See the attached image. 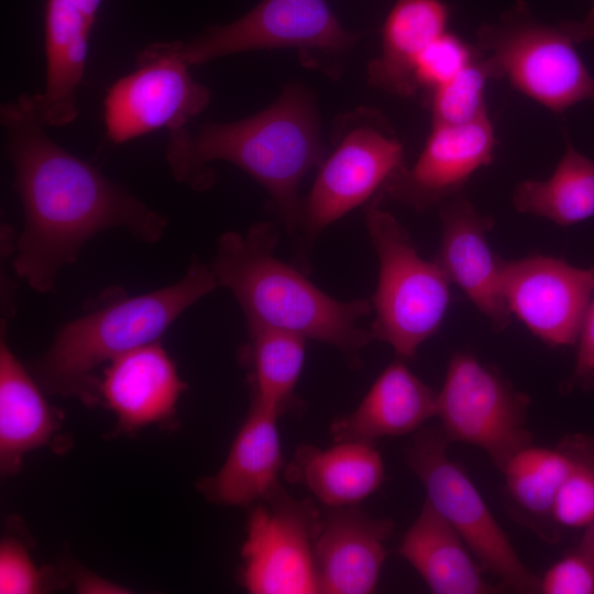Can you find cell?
I'll list each match as a JSON object with an SVG mask.
<instances>
[{
  "label": "cell",
  "instance_id": "9",
  "mask_svg": "<svg viewBox=\"0 0 594 594\" xmlns=\"http://www.w3.org/2000/svg\"><path fill=\"white\" fill-rule=\"evenodd\" d=\"M442 429L420 428L404 450L427 499L462 537L476 561L516 593H539L540 578L522 562L468 474L448 454Z\"/></svg>",
  "mask_w": 594,
  "mask_h": 594
},
{
  "label": "cell",
  "instance_id": "4",
  "mask_svg": "<svg viewBox=\"0 0 594 594\" xmlns=\"http://www.w3.org/2000/svg\"><path fill=\"white\" fill-rule=\"evenodd\" d=\"M217 287L211 265L194 258L177 282L75 318L59 328L37 361L40 383L52 394L91 398L99 365L160 341L185 310Z\"/></svg>",
  "mask_w": 594,
  "mask_h": 594
},
{
  "label": "cell",
  "instance_id": "14",
  "mask_svg": "<svg viewBox=\"0 0 594 594\" xmlns=\"http://www.w3.org/2000/svg\"><path fill=\"white\" fill-rule=\"evenodd\" d=\"M496 144L488 112L465 124H431L417 161L399 169L382 194L418 212L439 207L493 162Z\"/></svg>",
  "mask_w": 594,
  "mask_h": 594
},
{
  "label": "cell",
  "instance_id": "19",
  "mask_svg": "<svg viewBox=\"0 0 594 594\" xmlns=\"http://www.w3.org/2000/svg\"><path fill=\"white\" fill-rule=\"evenodd\" d=\"M280 415L252 400L250 413L237 433L218 473L200 488L207 497L226 506H250L277 484L283 466L277 419Z\"/></svg>",
  "mask_w": 594,
  "mask_h": 594
},
{
  "label": "cell",
  "instance_id": "16",
  "mask_svg": "<svg viewBox=\"0 0 594 594\" xmlns=\"http://www.w3.org/2000/svg\"><path fill=\"white\" fill-rule=\"evenodd\" d=\"M392 531L391 520L372 518L355 506L328 507L314 547L319 593H373Z\"/></svg>",
  "mask_w": 594,
  "mask_h": 594
},
{
  "label": "cell",
  "instance_id": "8",
  "mask_svg": "<svg viewBox=\"0 0 594 594\" xmlns=\"http://www.w3.org/2000/svg\"><path fill=\"white\" fill-rule=\"evenodd\" d=\"M359 38L341 25L327 0H262L231 23L170 44L190 67L250 51L295 48L306 67L332 77Z\"/></svg>",
  "mask_w": 594,
  "mask_h": 594
},
{
  "label": "cell",
  "instance_id": "32",
  "mask_svg": "<svg viewBox=\"0 0 594 594\" xmlns=\"http://www.w3.org/2000/svg\"><path fill=\"white\" fill-rule=\"evenodd\" d=\"M565 387L594 389V295L588 305L578 340L575 364Z\"/></svg>",
  "mask_w": 594,
  "mask_h": 594
},
{
  "label": "cell",
  "instance_id": "29",
  "mask_svg": "<svg viewBox=\"0 0 594 594\" xmlns=\"http://www.w3.org/2000/svg\"><path fill=\"white\" fill-rule=\"evenodd\" d=\"M479 51L476 45L464 42L449 31L444 32L419 58L416 72L419 90L429 91L444 82L470 63Z\"/></svg>",
  "mask_w": 594,
  "mask_h": 594
},
{
  "label": "cell",
  "instance_id": "22",
  "mask_svg": "<svg viewBox=\"0 0 594 594\" xmlns=\"http://www.w3.org/2000/svg\"><path fill=\"white\" fill-rule=\"evenodd\" d=\"M384 474L382 455L367 441H339L326 449L301 446L287 471L290 481L327 507L355 506L380 488Z\"/></svg>",
  "mask_w": 594,
  "mask_h": 594
},
{
  "label": "cell",
  "instance_id": "34",
  "mask_svg": "<svg viewBox=\"0 0 594 594\" xmlns=\"http://www.w3.org/2000/svg\"><path fill=\"white\" fill-rule=\"evenodd\" d=\"M578 549L594 561V520L585 528Z\"/></svg>",
  "mask_w": 594,
  "mask_h": 594
},
{
  "label": "cell",
  "instance_id": "27",
  "mask_svg": "<svg viewBox=\"0 0 594 594\" xmlns=\"http://www.w3.org/2000/svg\"><path fill=\"white\" fill-rule=\"evenodd\" d=\"M490 80H494L493 73L480 50L470 63L427 92L431 124L460 125L487 113L485 89Z\"/></svg>",
  "mask_w": 594,
  "mask_h": 594
},
{
  "label": "cell",
  "instance_id": "31",
  "mask_svg": "<svg viewBox=\"0 0 594 594\" xmlns=\"http://www.w3.org/2000/svg\"><path fill=\"white\" fill-rule=\"evenodd\" d=\"M42 587V576L26 549L15 540L0 547V593L33 594Z\"/></svg>",
  "mask_w": 594,
  "mask_h": 594
},
{
  "label": "cell",
  "instance_id": "13",
  "mask_svg": "<svg viewBox=\"0 0 594 594\" xmlns=\"http://www.w3.org/2000/svg\"><path fill=\"white\" fill-rule=\"evenodd\" d=\"M503 294L512 316L550 346L578 343L594 295V267L541 254L502 260Z\"/></svg>",
  "mask_w": 594,
  "mask_h": 594
},
{
  "label": "cell",
  "instance_id": "28",
  "mask_svg": "<svg viewBox=\"0 0 594 594\" xmlns=\"http://www.w3.org/2000/svg\"><path fill=\"white\" fill-rule=\"evenodd\" d=\"M568 439L573 463L557 493L552 520L558 529H585L594 520V438L575 433Z\"/></svg>",
  "mask_w": 594,
  "mask_h": 594
},
{
  "label": "cell",
  "instance_id": "26",
  "mask_svg": "<svg viewBox=\"0 0 594 594\" xmlns=\"http://www.w3.org/2000/svg\"><path fill=\"white\" fill-rule=\"evenodd\" d=\"M248 331L250 341L245 352L251 367L252 400L282 415L295 402L307 339L268 327L248 328Z\"/></svg>",
  "mask_w": 594,
  "mask_h": 594
},
{
  "label": "cell",
  "instance_id": "6",
  "mask_svg": "<svg viewBox=\"0 0 594 594\" xmlns=\"http://www.w3.org/2000/svg\"><path fill=\"white\" fill-rule=\"evenodd\" d=\"M332 144L301 201L297 232L302 250L330 224L381 194L406 165L404 144L378 109L360 107L340 114Z\"/></svg>",
  "mask_w": 594,
  "mask_h": 594
},
{
  "label": "cell",
  "instance_id": "35",
  "mask_svg": "<svg viewBox=\"0 0 594 594\" xmlns=\"http://www.w3.org/2000/svg\"><path fill=\"white\" fill-rule=\"evenodd\" d=\"M70 1L75 2L76 4L80 6L81 8H84L85 10L94 14L98 13V10L102 2V0H70Z\"/></svg>",
  "mask_w": 594,
  "mask_h": 594
},
{
  "label": "cell",
  "instance_id": "30",
  "mask_svg": "<svg viewBox=\"0 0 594 594\" xmlns=\"http://www.w3.org/2000/svg\"><path fill=\"white\" fill-rule=\"evenodd\" d=\"M541 594H594V561L576 549L540 578Z\"/></svg>",
  "mask_w": 594,
  "mask_h": 594
},
{
  "label": "cell",
  "instance_id": "5",
  "mask_svg": "<svg viewBox=\"0 0 594 594\" xmlns=\"http://www.w3.org/2000/svg\"><path fill=\"white\" fill-rule=\"evenodd\" d=\"M384 195L365 210V226L380 262L373 340L389 344L399 359L418 348L441 327L451 301V282L435 261L422 258L406 229L382 207Z\"/></svg>",
  "mask_w": 594,
  "mask_h": 594
},
{
  "label": "cell",
  "instance_id": "15",
  "mask_svg": "<svg viewBox=\"0 0 594 594\" xmlns=\"http://www.w3.org/2000/svg\"><path fill=\"white\" fill-rule=\"evenodd\" d=\"M442 234L436 261L451 284H455L491 322L503 331L510 323L502 285V258L487 241L494 227L461 191L439 206Z\"/></svg>",
  "mask_w": 594,
  "mask_h": 594
},
{
  "label": "cell",
  "instance_id": "3",
  "mask_svg": "<svg viewBox=\"0 0 594 594\" xmlns=\"http://www.w3.org/2000/svg\"><path fill=\"white\" fill-rule=\"evenodd\" d=\"M277 240V229L268 221L257 222L244 233L221 234L211 264L218 287L232 293L248 328H275L327 343L351 367H360V353L373 338L358 323L371 314V301L329 296L275 255Z\"/></svg>",
  "mask_w": 594,
  "mask_h": 594
},
{
  "label": "cell",
  "instance_id": "7",
  "mask_svg": "<svg viewBox=\"0 0 594 594\" xmlns=\"http://www.w3.org/2000/svg\"><path fill=\"white\" fill-rule=\"evenodd\" d=\"M494 79L506 78L534 101L556 113L594 102V77L561 22L538 20L528 2L516 0L492 22L480 25L476 44Z\"/></svg>",
  "mask_w": 594,
  "mask_h": 594
},
{
  "label": "cell",
  "instance_id": "12",
  "mask_svg": "<svg viewBox=\"0 0 594 594\" xmlns=\"http://www.w3.org/2000/svg\"><path fill=\"white\" fill-rule=\"evenodd\" d=\"M323 514L277 484L251 510L241 557L242 581L253 594L319 593L314 547Z\"/></svg>",
  "mask_w": 594,
  "mask_h": 594
},
{
  "label": "cell",
  "instance_id": "20",
  "mask_svg": "<svg viewBox=\"0 0 594 594\" xmlns=\"http://www.w3.org/2000/svg\"><path fill=\"white\" fill-rule=\"evenodd\" d=\"M449 16L441 0H396L382 26L381 54L367 65V82L393 96L416 95L419 58L448 31Z\"/></svg>",
  "mask_w": 594,
  "mask_h": 594
},
{
  "label": "cell",
  "instance_id": "17",
  "mask_svg": "<svg viewBox=\"0 0 594 594\" xmlns=\"http://www.w3.org/2000/svg\"><path fill=\"white\" fill-rule=\"evenodd\" d=\"M186 388L160 341L133 349L110 361L96 391L130 431L170 417Z\"/></svg>",
  "mask_w": 594,
  "mask_h": 594
},
{
  "label": "cell",
  "instance_id": "23",
  "mask_svg": "<svg viewBox=\"0 0 594 594\" xmlns=\"http://www.w3.org/2000/svg\"><path fill=\"white\" fill-rule=\"evenodd\" d=\"M57 428L40 386L11 351L2 322L0 341V465L12 473L28 452L46 444Z\"/></svg>",
  "mask_w": 594,
  "mask_h": 594
},
{
  "label": "cell",
  "instance_id": "33",
  "mask_svg": "<svg viewBox=\"0 0 594 594\" xmlns=\"http://www.w3.org/2000/svg\"><path fill=\"white\" fill-rule=\"evenodd\" d=\"M566 34L576 43L591 41L594 38V0L588 14L582 21H562Z\"/></svg>",
  "mask_w": 594,
  "mask_h": 594
},
{
  "label": "cell",
  "instance_id": "18",
  "mask_svg": "<svg viewBox=\"0 0 594 594\" xmlns=\"http://www.w3.org/2000/svg\"><path fill=\"white\" fill-rule=\"evenodd\" d=\"M437 396L398 358L380 374L352 413L333 420L331 436L337 442H373L417 431L436 416Z\"/></svg>",
  "mask_w": 594,
  "mask_h": 594
},
{
  "label": "cell",
  "instance_id": "21",
  "mask_svg": "<svg viewBox=\"0 0 594 594\" xmlns=\"http://www.w3.org/2000/svg\"><path fill=\"white\" fill-rule=\"evenodd\" d=\"M399 554L435 594L498 592L483 578L482 566L459 532L427 498L402 539Z\"/></svg>",
  "mask_w": 594,
  "mask_h": 594
},
{
  "label": "cell",
  "instance_id": "10",
  "mask_svg": "<svg viewBox=\"0 0 594 594\" xmlns=\"http://www.w3.org/2000/svg\"><path fill=\"white\" fill-rule=\"evenodd\" d=\"M529 405L528 395L497 370L469 352H457L438 392L436 416L449 441L480 448L502 472L514 454L532 443Z\"/></svg>",
  "mask_w": 594,
  "mask_h": 594
},
{
  "label": "cell",
  "instance_id": "11",
  "mask_svg": "<svg viewBox=\"0 0 594 594\" xmlns=\"http://www.w3.org/2000/svg\"><path fill=\"white\" fill-rule=\"evenodd\" d=\"M170 41L153 42L139 52L135 69L118 79L103 100L106 136L122 144L160 129L185 128L211 99Z\"/></svg>",
  "mask_w": 594,
  "mask_h": 594
},
{
  "label": "cell",
  "instance_id": "1",
  "mask_svg": "<svg viewBox=\"0 0 594 594\" xmlns=\"http://www.w3.org/2000/svg\"><path fill=\"white\" fill-rule=\"evenodd\" d=\"M0 123L24 213L12 265L31 289L52 292L61 270L105 230L124 229L147 244L162 239L167 218L55 143L35 95L2 103Z\"/></svg>",
  "mask_w": 594,
  "mask_h": 594
},
{
  "label": "cell",
  "instance_id": "2",
  "mask_svg": "<svg viewBox=\"0 0 594 594\" xmlns=\"http://www.w3.org/2000/svg\"><path fill=\"white\" fill-rule=\"evenodd\" d=\"M314 94L287 84L262 111L232 122H213L169 132L165 160L178 183L202 191L215 183L210 164L231 163L253 177L268 194L289 234L297 232L299 185L326 156Z\"/></svg>",
  "mask_w": 594,
  "mask_h": 594
},
{
  "label": "cell",
  "instance_id": "25",
  "mask_svg": "<svg viewBox=\"0 0 594 594\" xmlns=\"http://www.w3.org/2000/svg\"><path fill=\"white\" fill-rule=\"evenodd\" d=\"M518 212L569 227L594 216V162L566 141L565 153L544 180L520 182L512 195Z\"/></svg>",
  "mask_w": 594,
  "mask_h": 594
},
{
  "label": "cell",
  "instance_id": "24",
  "mask_svg": "<svg viewBox=\"0 0 594 594\" xmlns=\"http://www.w3.org/2000/svg\"><path fill=\"white\" fill-rule=\"evenodd\" d=\"M573 463L568 437L556 447L534 443L507 462L502 473L510 514L548 541H556L559 529L552 520L557 493Z\"/></svg>",
  "mask_w": 594,
  "mask_h": 594
}]
</instances>
